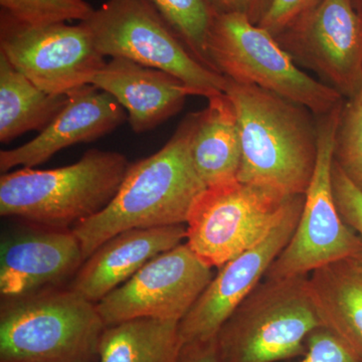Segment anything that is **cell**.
Segmentation results:
<instances>
[{"instance_id": "6da1fadb", "label": "cell", "mask_w": 362, "mask_h": 362, "mask_svg": "<svg viewBox=\"0 0 362 362\" xmlns=\"http://www.w3.org/2000/svg\"><path fill=\"white\" fill-rule=\"evenodd\" d=\"M197 117V112L187 114L160 150L130 163L110 204L71 228L85 261L105 242L125 230L187 225L207 188L190 152Z\"/></svg>"}, {"instance_id": "7a4b0ae2", "label": "cell", "mask_w": 362, "mask_h": 362, "mask_svg": "<svg viewBox=\"0 0 362 362\" xmlns=\"http://www.w3.org/2000/svg\"><path fill=\"white\" fill-rule=\"evenodd\" d=\"M239 123L242 162L238 180L294 197L310 185L318 156L317 116L258 86L228 80Z\"/></svg>"}, {"instance_id": "3957f363", "label": "cell", "mask_w": 362, "mask_h": 362, "mask_svg": "<svg viewBox=\"0 0 362 362\" xmlns=\"http://www.w3.org/2000/svg\"><path fill=\"white\" fill-rule=\"evenodd\" d=\"M129 165L122 153L90 149L64 168H23L4 173L0 216L52 230L74 228L110 204Z\"/></svg>"}, {"instance_id": "277c9868", "label": "cell", "mask_w": 362, "mask_h": 362, "mask_svg": "<svg viewBox=\"0 0 362 362\" xmlns=\"http://www.w3.org/2000/svg\"><path fill=\"white\" fill-rule=\"evenodd\" d=\"M106 327L97 304L70 288L4 299L0 362H99Z\"/></svg>"}, {"instance_id": "5b68a950", "label": "cell", "mask_w": 362, "mask_h": 362, "mask_svg": "<svg viewBox=\"0 0 362 362\" xmlns=\"http://www.w3.org/2000/svg\"><path fill=\"white\" fill-rule=\"evenodd\" d=\"M308 276L264 279L216 334L221 362H279L303 356L322 327Z\"/></svg>"}, {"instance_id": "8992f818", "label": "cell", "mask_w": 362, "mask_h": 362, "mask_svg": "<svg viewBox=\"0 0 362 362\" xmlns=\"http://www.w3.org/2000/svg\"><path fill=\"white\" fill-rule=\"evenodd\" d=\"M206 54L211 68L228 80L270 90L314 115L329 113L345 101L302 71L273 35L240 14L213 13Z\"/></svg>"}, {"instance_id": "52a82bcc", "label": "cell", "mask_w": 362, "mask_h": 362, "mask_svg": "<svg viewBox=\"0 0 362 362\" xmlns=\"http://www.w3.org/2000/svg\"><path fill=\"white\" fill-rule=\"evenodd\" d=\"M82 23L104 57L168 71L192 96L225 93L228 78L195 58L152 0H107Z\"/></svg>"}, {"instance_id": "ba28073f", "label": "cell", "mask_w": 362, "mask_h": 362, "mask_svg": "<svg viewBox=\"0 0 362 362\" xmlns=\"http://www.w3.org/2000/svg\"><path fill=\"white\" fill-rule=\"evenodd\" d=\"M343 103L317 116L318 156L313 177L304 194L296 230L267 272V279L308 276L324 266L362 255V240L343 221L333 194V153Z\"/></svg>"}, {"instance_id": "9c48e42d", "label": "cell", "mask_w": 362, "mask_h": 362, "mask_svg": "<svg viewBox=\"0 0 362 362\" xmlns=\"http://www.w3.org/2000/svg\"><path fill=\"white\" fill-rule=\"evenodd\" d=\"M297 197L239 180L207 187L188 218L185 242L221 268L265 239Z\"/></svg>"}, {"instance_id": "30bf717a", "label": "cell", "mask_w": 362, "mask_h": 362, "mask_svg": "<svg viewBox=\"0 0 362 362\" xmlns=\"http://www.w3.org/2000/svg\"><path fill=\"white\" fill-rule=\"evenodd\" d=\"M0 54L52 95L92 85L107 62L83 23L33 25L0 13Z\"/></svg>"}, {"instance_id": "8fae6325", "label": "cell", "mask_w": 362, "mask_h": 362, "mask_svg": "<svg viewBox=\"0 0 362 362\" xmlns=\"http://www.w3.org/2000/svg\"><path fill=\"white\" fill-rule=\"evenodd\" d=\"M214 276L213 268L181 243L98 302V311L106 326L140 318L180 322Z\"/></svg>"}, {"instance_id": "7c38bea8", "label": "cell", "mask_w": 362, "mask_h": 362, "mask_svg": "<svg viewBox=\"0 0 362 362\" xmlns=\"http://www.w3.org/2000/svg\"><path fill=\"white\" fill-rule=\"evenodd\" d=\"M275 37L297 66L345 100L362 90V14L350 0H322Z\"/></svg>"}, {"instance_id": "4fadbf2b", "label": "cell", "mask_w": 362, "mask_h": 362, "mask_svg": "<svg viewBox=\"0 0 362 362\" xmlns=\"http://www.w3.org/2000/svg\"><path fill=\"white\" fill-rule=\"evenodd\" d=\"M304 195H298L283 220L257 246L218 268L201 297L180 322L183 343L216 337L226 319L259 283L296 230Z\"/></svg>"}, {"instance_id": "5bb4252c", "label": "cell", "mask_w": 362, "mask_h": 362, "mask_svg": "<svg viewBox=\"0 0 362 362\" xmlns=\"http://www.w3.org/2000/svg\"><path fill=\"white\" fill-rule=\"evenodd\" d=\"M85 262L82 246L68 230L30 228L4 235L0 244V293L4 299L52 289Z\"/></svg>"}, {"instance_id": "9a60e30c", "label": "cell", "mask_w": 362, "mask_h": 362, "mask_svg": "<svg viewBox=\"0 0 362 362\" xmlns=\"http://www.w3.org/2000/svg\"><path fill=\"white\" fill-rule=\"evenodd\" d=\"M125 110L109 93L93 85L69 94L61 111L37 137L20 147L0 152V171L33 168L61 150L80 143L95 141L125 122Z\"/></svg>"}, {"instance_id": "2e32d148", "label": "cell", "mask_w": 362, "mask_h": 362, "mask_svg": "<svg viewBox=\"0 0 362 362\" xmlns=\"http://www.w3.org/2000/svg\"><path fill=\"white\" fill-rule=\"evenodd\" d=\"M187 239V225L134 228L114 235L86 259L70 289L98 303L149 261Z\"/></svg>"}, {"instance_id": "e0dca14e", "label": "cell", "mask_w": 362, "mask_h": 362, "mask_svg": "<svg viewBox=\"0 0 362 362\" xmlns=\"http://www.w3.org/2000/svg\"><path fill=\"white\" fill-rule=\"evenodd\" d=\"M92 85L109 93L128 113L135 133L156 129L185 106L192 92L168 71L140 65L124 58H111Z\"/></svg>"}, {"instance_id": "ac0fdd59", "label": "cell", "mask_w": 362, "mask_h": 362, "mask_svg": "<svg viewBox=\"0 0 362 362\" xmlns=\"http://www.w3.org/2000/svg\"><path fill=\"white\" fill-rule=\"evenodd\" d=\"M309 292L323 327L362 362V269L344 259L308 276Z\"/></svg>"}, {"instance_id": "d6986e66", "label": "cell", "mask_w": 362, "mask_h": 362, "mask_svg": "<svg viewBox=\"0 0 362 362\" xmlns=\"http://www.w3.org/2000/svg\"><path fill=\"white\" fill-rule=\"evenodd\" d=\"M197 111L190 142L192 162L206 187L238 180L242 144L237 113L226 93L207 99Z\"/></svg>"}, {"instance_id": "ffe728a7", "label": "cell", "mask_w": 362, "mask_h": 362, "mask_svg": "<svg viewBox=\"0 0 362 362\" xmlns=\"http://www.w3.org/2000/svg\"><path fill=\"white\" fill-rule=\"evenodd\" d=\"M68 100L40 89L0 54V141L44 130Z\"/></svg>"}, {"instance_id": "44dd1931", "label": "cell", "mask_w": 362, "mask_h": 362, "mask_svg": "<svg viewBox=\"0 0 362 362\" xmlns=\"http://www.w3.org/2000/svg\"><path fill=\"white\" fill-rule=\"evenodd\" d=\"M180 322L140 318L105 328L99 362H177Z\"/></svg>"}, {"instance_id": "7402d4cb", "label": "cell", "mask_w": 362, "mask_h": 362, "mask_svg": "<svg viewBox=\"0 0 362 362\" xmlns=\"http://www.w3.org/2000/svg\"><path fill=\"white\" fill-rule=\"evenodd\" d=\"M152 2L195 58L211 69L206 58V42L213 11L206 2L204 0H152Z\"/></svg>"}, {"instance_id": "603a6c76", "label": "cell", "mask_w": 362, "mask_h": 362, "mask_svg": "<svg viewBox=\"0 0 362 362\" xmlns=\"http://www.w3.org/2000/svg\"><path fill=\"white\" fill-rule=\"evenodd\" d=\"M333 157L349 180L362 192V90L343 103Z\"/></svg>"}, {"instance_id": "cb8c5ba5", "label": "cell", "mask_w": 362, "mask_h": 362, "mask_svg": "<svg viewBox=\"0 0 362 362\" xmlns=\"http://www.w3.org/2000/svg\"><path fill=\"white\" fill-rule=\"evenodd\" d=\"M1 11L28 25L87 21L95 8L86 0H0Z\"/></svg>"}, {"instance_id": "d4e9b609", "label": "cell", "mask_w": 362, "mask_h": 362, "mask_svg": "<svg viewBox=\"0 0 362 362\" xmlns=\"http://www.w3.org/2000/svg\"><path fill=\"white\" fill-rule=\"evenodd\" d=\"M332 187L335 202L343 221L362 240V192L333 161Z\"/></svg>"}, {"instance_id": "484cf974", "label": "cell", "mask_w": 362, "mask_h": 362, "mask_svg": "<svg viewBox=\"0 0 362 362\" xmlns=\"http://www.w3.org/2000/svg\"><path fill=\"white\" fill-rule=\"evenodd\" d=\"M321 1L322 0H270L258 25L276 37L298 18L315 8Z\"/></svg>"}, {"instance_id": "4316f807", "label": "cell", "mask_w": 362, "mask_h": 362, "mask_svg": "<svg viewBox=\"0 0 362 362\" xmlns=\"http://www.w3.org/2000/svg\"><path fill=\"white\" fill-rule=\"evenodd\" d=\"M298 362H361L352 356L349 349L334 334L320 327L307 339L306 352Z\"/></svg>"}, {"instance_id": "83f0119b", "label": "cell", "mask_w": 362, "mask_h": 362, "mask_svg": "<svg viewBox=\"0 0 362 362\" xmlns=\"http://www.w3.org/2000/svg\"><path fill=\"white\" fill-rule=\"evenodd\" d=\"M213 13H238L258 25L270 0H204Z\"/></svg>"}, {"instance_id": "f1b7e54d", "label": "cell", "mask_w": 362, "mask_h": 362, "mask_svg": "<svg viewBox=\"0 0 362 362\" xmlns=\"http://www.w3.org/2000/svg\"><path fill=\"white\" fill-rule=\"evenodd\" d=\"M177 362H221L216 337L183 343Z\"/></svg>"}, {"instance_id": "f546056e", "label": "cell", "mask_w": 362, "mask_h": 362, "mask_svg": "<svg viewBox=\"0 0 362 362\" xmlns=\"http://www.w3.org/2000/svg\"><path fill=\"white\" fill-rule=\"evenodd\" d=\"M350 1H351L354 8H356L359 13L362 14V0H350Z\"/></svg>"}, {"instance_id": "4dcf8cb0", "label": "cell", "mask_w": 362, "mask_h": 362, "mask_svg": "<svg viewBox=\"0 0 362 362\" xmlns=\"http://www.w3.org/2000/svg\"><path fill=\"white\" fill-rule=\"evenodd\" d=\"M354 261H356L357 265L361 267V268L362 269V255L361 256H359L358 258L354 259Z\"/></svg>"}]
</instances>
